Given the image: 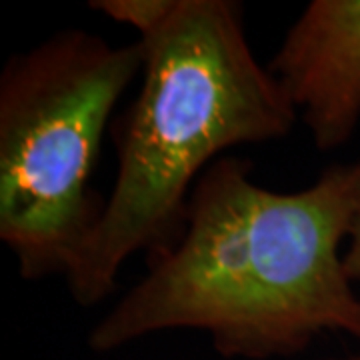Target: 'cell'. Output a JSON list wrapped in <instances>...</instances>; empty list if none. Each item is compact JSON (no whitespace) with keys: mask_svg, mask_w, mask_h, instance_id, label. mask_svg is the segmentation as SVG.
<instances>
[{"mask_svg":"<svg viewBox=\"0 0 360 360\" xmlns=\"http://www.w3.org/2000/svg\"><path fill=\"white\" fill-rule=\"evenodd\" d=\"M141 42L63 30L0 75V238L20 276L75 264L103 212L92 172L116 103L142 72Z\"/></svg>","mask_w":360,"mask_h":360,"instance_id":"3","label":"cell"},{"mask_svg":"<svg viewBox=\"0 0 360 360\" xmlns=\"http://www.w3.org/2000/svg\"><path fill=\"white\" fill-rule=\"evenodd\" d=\"M345 269H347L348 278L354 283H360V200L354 212V220L350 226V234L347 240V250H345Z\"/></svg>","mask_w":360,"mask_h":360,"instance_id":"5","label":"cell"},{"mask_svg":"<svg viewBox=\"0 0 360 360\" xmlns=\"http://www.w3.org/2000/svg\"><path fill=\"white\" fill-rule=\"evenodd\" d=\"M92 11L139 32L142 84L116 136V179L66 272L70 296L92 307L124 262L179 238L196 180L226 150L281 141L296 122L260 66L232 0H96Z\"/></svg>","mask_w":360,"mask_h":360,"instance_id":"2","label":"cell"},{"mask_svg":"<svg viewBox=\"0 0 360 360\" xmlns=\"http://www.w3.org/2000/svg\"><path fill=\"white\" fill-rule=\"evenodd\" d=\"M360 200V160L274 193L222 156L196 180L179 238L94 324L110 352L162 330H200L226 359L292 356L324 333L360 340V296L342 245Z\"/></svg>","mask_w":360,"mask_h":360,"instance_id":"1","label":"cell"},{"mask_svg":"<svg viewBox=\"0 0 360 360\" xmlns=\"http://www.w3.org/2000/svg\"><path fill=\"white\" fill-rule=\"evenodd\" d=\"M269 70L314 146H345L360 124V0H312Z\"/></svg>","mask_w":360,"mask_h":360,"instance_id":"4","label":"cell"},{"mask_svg":"<svg viewBox=\"0 0 360 360\" xmlns=\"http://www.w3.org/2000/svg\"><path fill=\"white\" fill-rule=\"evenodd\" d=\"M326 360H360V352H356V354H350V356H342V359H326Z\"/></svg>","mask_w":360,"mask_h":360,"instance_id":"6","label":"cell"}]
</instances>
